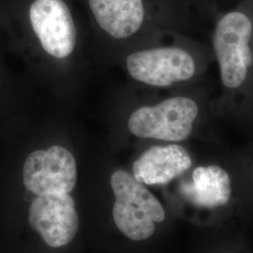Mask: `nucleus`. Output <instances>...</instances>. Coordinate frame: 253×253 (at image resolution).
<instances>
[{
    "mask_svg": "<svg viewBox=\"0 0 253 253\" xmlns=\"http://www.w3.org/2000/svg\"><path fill=\"white\" fill-rule=\"evenodd\" d=\"M214 93L208 81L154 104L134 110L128 118L131 134L164 142L186 141L197 127L215 118Z\"/></svg>",
    "mask_w": 253,
    "mask_h": 253,
    "instance_id": "nucleus-2",
    "label": "nucleus"
},
{
    "mask_svg": "<svg viewBox=\"0 0 253 253\" xmlns=\"http://www.w3.org/2000/svg\"><path fill=\"white\" fill-rule=\"evenodd\" d=\"M32 29L47 54L65 58L76 43L72 11L64 0H34L28 9Z\"/></svg>",
    "mask_w": 253,
    "mask_h": 253,
    "instance_id": "nucleus-6",
    "label": "nucleus"
},
{
    "mask_svg": "<svg viewBox=\"0 0 253 253\" xmlns=\"http://www.w3.org/2000/svg\"><path fill=\"white\" fill-rule=\"evenodd\" d=\"M210 26L218 80L215 118L253 126V1L222 8Z\"/></svg>",
    "mask_w": 253,
    "mask_h": 253,
    "instance_id": "nucleus-1",
    "label": "nucleus"
},
{
    "mask_svg": "<svg viewBox=\"0 0 253 253\" xmlns=\"http://www.w3.org/2000/svg\"><path fill=\"white\" fill-rule=\"evenodd\" d=\"M23 181L26 189L38 196L70 193L77 181L75 159L67 148L60 145L36 150L26 160Z\"/></svg>",
    "mask_w": 253,
    "mask_h": 253,
    "instance_id": "nucleus-5",
    "label": "nucleus"
},
{
    "mask_svg": "<svg viewBox=\"0 0 253 253\" xmlns=\"http://www.w3.org/2000/svg\"><path fill=\"white\" fill-rule=\"evenodd\" d=\"M193 8L197 11L203 22L209 26L222 9L223 0H189Z\"/></svg>",
    "mask_w": 253,
    "mask_h": 253,
    "instance_id": "nucleus-11",
    "label": "nucleus"
},
{
    "mask_svg": "<svg viewBox=\"0 0 253 253\" xmlns=\"http://www.w3.org/2000/svg\"><path fill=\"white\" fill-rule=\"evenodd\" d=\"M116 196L113 217L116 225L126 237L141 241L153 235L156 223L165 219L162 204L129 172L118 170L111 176Z\"/></svg>",
    "mask_w": 253,
    "mask_h": 253,
    "instance_id": "nucleus-4",
    "label": "nucleus"
},
{
    "mask_svg": "<svg viewBox=\"0 0 253 253\" xmlns=\"http://www.w3.org/2000/svg\"><path fill=\"white\" fill-rule=\"evenodd\" d=\"M213 54L208 43L189 40L183 45L153 47L134 52L126 59V70L135 81L154 87L186 85L208 80Z\"/></svg>",
    "mask_w": 253,
    "mask_h": 253,
    "instance_id": "nucleus-3",
    "label": "nucleus"
},
{
    "mask_svg": "<svg viewBox=\"0 0 253 253\" xmlns=\"http://www.w3.org/2000/svg\"><path fill=\"white\" fill-rule=\"evenodd\" d=\"M28 219L31 227L52 248L72 242L79 228L74 201L69 193L39 195L30 205Z\"/></svg>",
    "mask_w": 253,
    "mask_h": 253,
    "instance_id": "nucleus-7",
    "label": "nucleus"
},
{
    "mask_svg": "<svg viewBox=\"0 0 253 253\" xmlns=\"http://www.w3.org/2000/svg\"><path fill=\"white\" fill-rule=\"evenodd\" d=\"M99 27L110 36L123 40L138 34L150 20V0H88Z\"/></svg>",
    "mask_w": 253,
    "mask_h": 253,
    "instance_id": "nucleus-8",
    "label": "nucleus"
},
{
    "mask_svg": "<svg viewBox=\"0 0 253 253\" xmlns=\"http://www.w3.org/2000/svg\"><path fill=\"white\" fill-rule=\"evenodd\" d=\"M193 164L190 152L178 144L148 148L132 165V175L144 185H164L188 172Z\"/></svg>",
    "mask_w": 253,
    "mask_h": 253,
    "instance_id": "nucleus-9",
    "label": "nucleus"
},
{
    "mask_svg": "<svg viewBox=\"0 0 253 253\" xmlns=\"http://www.w3.org/2000/svg\"><path fill=\"white\" fill-rule=\"evenodd\" d=\"M183 193L198 208L223 207L232 196L231 176L217 164L200 165L194 168L191 180L183 186Z\"/></svg>",
    "mask_w": 253,
    "mask_h": 253,
    "instance_id": "nucleus-10",
    "label": "nucleus"
},
{
    "mask_svg": "<svg viewBox=\"0 0 253 253\" xmlns=\"http://www.w3.org/2000/svg\"><path fill=\"white\" fill-rule=\"evenodd\" d=\"M239 1H242V0H223L222 1V8H224V6L227 5V4H235L236 2H239ZM251 1H253V0H251Z\"/></svg>",
    "mask_w": 253,
    "mask_h": 253,
    "instance_id": "nucleus-12",
    "label": "nucleus"
}]
</instances>
